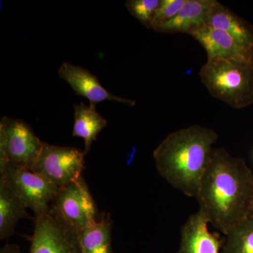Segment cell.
I'll return each mask as SVG.
<instances>
[{
  "label": "cell",
  "instance_id": "obj_1",
  "mask_svg": "<svg viewBox=\"0 0 253 253\" xmlns=\"http://www.w3.org/2000/svg\"><path fill=\"white\" fill-rule=\"evenodd\" d=\"M196 199L210 224L226 235L251 217L253 172L243 158L214 148Z\"/></svg>",
  "mask_w": 253,
  "mask_h": 253
},
{
  "label": "cell",
  "instance_id": "obj_10",
  "mask_svg": "<svg viewBox=\"0 0 253 253\" xmlns=\"http://www.w3.org/2000/svg\"><path fill=\"white\" fill-rule=\"evenodd\" d=\"M59 77L66 82L76 94L84 96L90 104L105 101H116L134 106V100L125 99L111 94L106 89L96 76L88 70L69 62H63L59 68Z\"/></svg>",
  "mask_w": 253,
  "mask_h": 253
},
{
  "label": "cell",
  "instance_id": "obj_20",
  "mask_svg": "<svg viewBox=\"0 0 253 253\" xmlns=\"http://www.w3.org/2000/svg\"><path fill=\"white\" fill-rule=\"evenodd\" d=\"M0 253H21L19 246L16 244H6L0 251Z\"/></svg>",
  "mask_w": 253,
  "mask_h": 253
},
{
  "label": "cell",
  "instance_id": "obj_6",
  "mask_svg": "<svg viewBox=\"0 0 253 253\" xmlns=\"http://www.w3.org/2000/svg\"><path fill=\"white\" fill-rule=\"evenodd\" d=\"M11 189L21 198L35 217L46 212L59 188L46 176L13 163H8L0 172Z\"/></svg>",
  "mask_w": 253,
  "mask_h": 253
},
{
  "label": "cell",
  "instance_id": "obj_19",
  "mask_svg": "<svg viewBox=\"0 0 253 253\" xmlns=\"http://www.w3.org/2000/svg\"><path fill=\"white\" fill-rule=\"evenodd\" d=\"M186 2V0H161V4L155 15L152 29L175 17Z\"/></svg>",
  "mask_w": 253,
  "mask_h": 253
},
{
  "label": "cell",
  "instance_id": "obj_14",
  "mask_svg": "<svg viewBox=\"0 0 253 253\" xmlns=\"http://www.w3.org/2000/svg\"><path fill=\"white\" fill-rule=\"evenodd\" d=\"M27 206L11 189L4 176H0V239H9L14 234L18 221L33 219Z\"/></svg>",
  "mask_w": 253,
  "mask_h": 253
},
{
  "label": "cell",
  "instance_id": "obj_12",
  "mask_svg": "<svg viewBox=\"0 0 253 253\" xmlns=\"http://www.w3.org/2000/svg\"><path fill=\"white\" fill-rule=\"evenodd\" d=\"M216 0H186L175 17L161 23L153 30L161 33H186L206 24Z\"/></svg>",
  "mask_w": 253,
  "mask_h": 253
},
{
  "label": "cell",
  "instance_id": "obj_7",
  "mask_svg": "<svg viewBox=\"0 0 253 253\" xmlns=\"http://www.w3.org/2000/svg\"><path fill=\"white\" fill-rule=\"evenodd\" d=\"M84 151L72 146H60L43 141L33 172L42 174L59 188L83 176Z\"/></svg>",
  "mask_w": 253,
  "mask_h": 253
},
{
  "label": "cell",
  "instance_id": "obj_13",
  "mask_svg": "<svg viewBox=\"0 0 253 253\" xmlns=\"http://www.w3.org/2000/svg\"><path fill=\"white\" fill-rule=\"evenodd\" d=\"M206 25L226 32L253 53V26L219 1L212 6Z\"/></svg>",
  "mask_w": 253,
  "mask_h": 253
},
{
  "label": "cell",
  "instance_id": "obj_15",
  "mask_svg": "<svg viewBox=\"0 0 253 253\" xmlns=\"http://www.w3.org/2000/svg\"><path fill=\"white\" fill-rule=\"evenodd\" d=\"M113 221L111 214L103 212L80 231L83 253H113Z\"/></svg>",
  "mask_w": 253,
  "mask_h": 253
},
{
  "label": "cell",
  "instance_id": "obj_21",
  "mask_svg": "<svg viewBox=\"0 0 253 253\" xmlns=\"http://www.w3.org/2000/svg\"><path fill=\"white\" fill-rule=\"evenodd\" d=\"M252 217H253V205H252V211H251V215Z\"/></svg>",
  "mask_w": 253,
  "mask_h": 253
},
{
  "label": "cell",
  "instance_id": "obj_9",
  "mask_svg": "<svg viewBox=\"0 0 253 253\" xmlns=\"http://www.w3.org/2000/svg\"><path fill=\"white\" fill-rule=\"evenodd\" d=\"M188 35L206 50L208 60L225 59L253 63V53L240 45L226 32L204 24L190 31Z\"/></svg>",
  "mask_w": 253,
  "mask_h": 253
},
{
  "label": "cell",
  "instance_id": "obj_8",
  "mask_svg": "<svg viewBox=\"0 0 253 253\" xmlns=\"http://www.w3.org/2000/svg\"><path fill=\"white\" fill-rule=\"evenodd\" d=\"M50 206L79 232L101 215L83 176L59 188Z\"/></svg>",
  "mask_w": 253,
  "mask_h": 253
},
{
  "label": "cell",
  "instance_id": "obj_3",
  "mask_svg": "<svg viewBox=\"0 0 253 253\" xmlns=\"http://www.w3.org/2000/svg\"><path fill=\"white\" fill-rule=\"evenodd\" d=\"M211 96L236 109L253 104V63L207 60L199 73Z\"/></svg>",
  "mask_w": 253,
  "mask_h": 253
},
{
  "label": "cell",
  "instance_id": "obj_11",
  "mask_svg": "<svg viewBox=\"0 0 253 253\" xmlns=\"http://www.w3.org/2000/svg\"><path fill=\"white\" fill-rule=\"evenodd\" d=\"M210 224L204 213L191 214L181 228V241L177 253H221L225 240L208 229Z\"/></svg>",
  "mask_w": 253,
  "mask_h": 253
},
{
  "label": "cell",
  "instance_id": "obj_2",
  "mask_svg": "<svg viewBox=\"0 0 253 253\" xmlns=\"http://www.w3.org/2000/svg\"><path fill=\"white\" fill-rule=\"evenodd\" d=\"M218 138L214 129L198 125L173 131L154 151L158 173L174 189L196 198Z\"/></svg>",
  "mask_w": 253,
  "mask_h": 253
},
{
  "label": "cell",
  "instance_id": "obj_16",
  "mask_svg": "<svg viewBox=\"0 0 253 253\" xmlns=\"http://www.w3.org/2000/svg\"><path fill=\"white\" fill-rule=\"evenodd\" d=\"M74 125L73 136L83 138L84 141V154L90 151L91 144L98 134L107 126L106 118L102 117L96 109V104L84 103L74 105Z\"/></svg>",
  "mask_w": 253,
  "mask_h": 253
},
{
  "label": "cell",
  "instance_id": "obj_4",
  "mask_svg": "<svg viewBox=\"0 0 253 253\" xmlns=\"http://www.w3.org/2000/svg\"><path fill=\"white\" fill-rule=\"evenodd\" d=\"M42 144L27 123L4 116L0 121V172L8 163L33 171Z\"/></svg>",
  "mask_w": 253,
  "mask_h": 253
},
{
  "label": "cell",
  "instance_id": "obj_5",
  "mask_svg": "<svg viewBox=\"0 0 253 253\" xmlns=\"http://www.w3.org/2000/svg\"><path fill=\"white\" fill-rule=\"evenodd\" d=\"M35 218L29 253H83L79 231L54 208Z\"/></svg>",
  "mask_w": 253,
  "mask_h": 253
},
{
  "label": "cell",
  "instance_id": "obj_17",
  "mask_svg": "<svg viewBox=\"0 0 253 253\" xmlns=\"http://www.w3.org/2000/svg\"><path fill=\"white\" fill-rule=\"evenodd\" d=\"M225 236L221 253H253V217L236 224Z\"/></svg>",
  "mask_w": 253,
  "mask_h": 253
},
{
  "label": "cell",
  "instance_id": "obj_18",
  "mask_svg": "<svg viewBox=\"0 0 253 253\" xmlns=\"http://www.w3.org/2000/svg\"><path fill=\"white\" fill-rule=\"evenodd\" d=\"M161 0H127L126 6L131 16L147 28L152 29L156 11Z\"/></svg>",
  "mask_w": 253,
  "mask_h": 253
}]
</instances>
